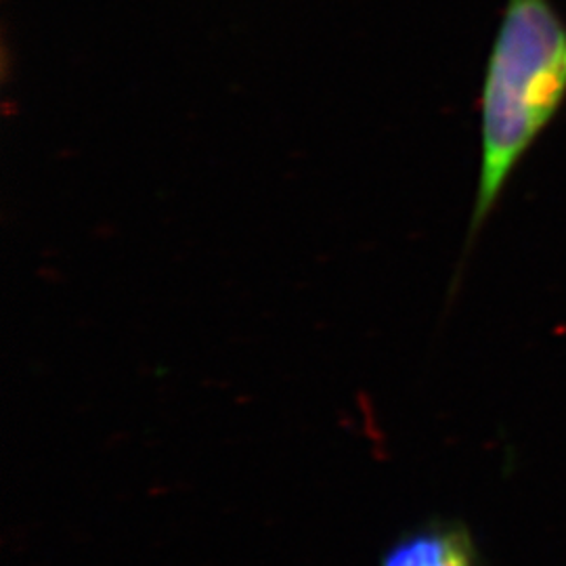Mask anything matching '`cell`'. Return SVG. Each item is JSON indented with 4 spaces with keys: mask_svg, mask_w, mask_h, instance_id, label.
<instances>
[{
    "mask_svg": "<svg viewBox=\"0 0 566 566\" xmlns=\"http://www.w3.org/2000/svg\"><path fill=\"white\" fill-rule=\"evenodd\" d=\"M380 566H479V554L465 526L432 523L388 546Z\"/></svg>",
    "mask_w": 566,
    "mask_h": 566,
    "instance_id": "7a4b0ae2",
    "label": "cell"
},
{
    "mask_svg": "<svg viewBox=\"0 0 566 566\" xmlns=\"http://www.w3.org/2000/svg\"><path fill=\"white\" fill-rule=\"evenodd\" d=\"M566 97V23L549 0H507L486 63L481 175L470 238L485 224L510 175Z\"/></svg>",
    "mask_w": 566,
    "mask_h": 566,
    "instance_id": "6da1fadb",
    "label": "cell"
}]
</instances>
